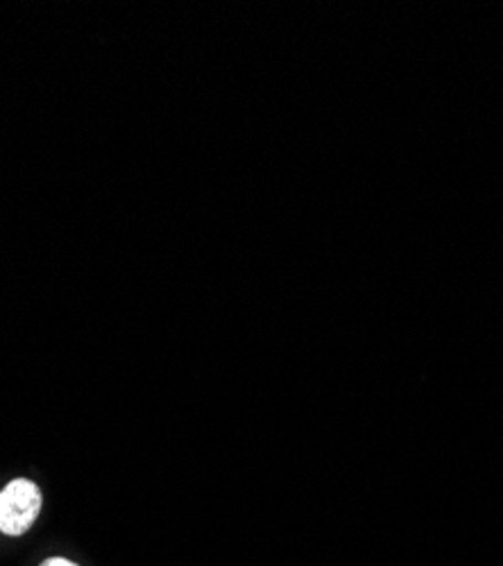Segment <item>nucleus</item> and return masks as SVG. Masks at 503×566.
<instances>
[{
  "label": "nucleus",
  "mask_w": 503,
  "mask_h": 566,
  "mask_svg": "<svg viewBox=\"0 0 503 566\" xmlns=\"http://www.w3.org/2000/svg\"><path fill=\"white\" fill-rule=\"evenodd\" d=\"M41 510V492L28 479H17L0 492V533L19 537L32 528Z\"/></svg>",
  "instance_id": "obj_1"
},
{
  "label": "nucleus",
  "mask_w": 503,
  "mask_h": 566,
  "mask_svg": "<svg viewBox=\"0 0 503 566\" xmlns=\"http://www.w3.org/2000/svg\"><path fill=\"white\" fill-rule=\"evenodd\" d=\"M41 566H77V564H73L69 559H62V557H53V559H45Z\"/></svg>",
  "instance_id": "obj_2"
}]
</instances>
